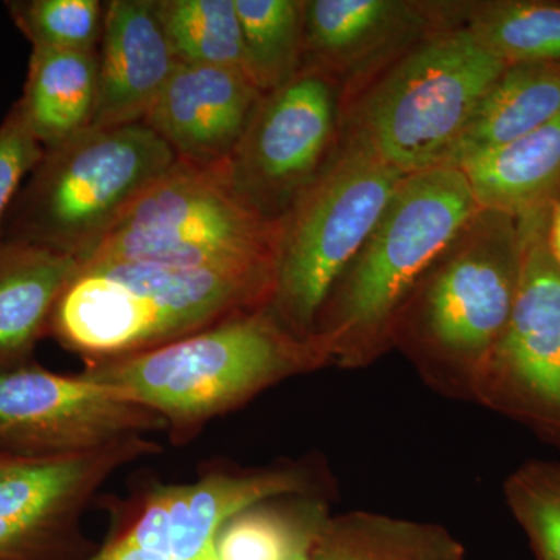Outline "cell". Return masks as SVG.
<instances>
[{
    "label": "cell",
    "instance_id": "10",
    "mask_svg": "<svg viewBox=\"0 0 560 560\" xmlns=\"http://www.w3.org/2000/svg\"><path fill=\"white\" fill-rule=\"evenodd\" d=\"M160 452L149 438L68 458L0 451V560L90 558L80 526L88 504L121 467Z\"/></svg>",
    "mask_w": 560,
    "mask_h": 560
},
{
    "label": "cell",
    "instance_id": "28",
    "mask_svg": "<svg viewBox=\"0 0 560 560\" xmlns=\"http://www.w3.org/2000/svg\"><path fill=\"white\" fill-rule=\"evenodd\" d=\"M44 150L14 105L0 125V241L22 180L38 165Z\"/></svg>",
    "mask_w": 560,
    "mask_h": 560
},
{
    "label": "cell",
    "instance_id": "3",
    "mask_svg": "<svg viewBox=\"0 0 560 560\" xmlns=\"http://www.w3.org/2000/svg\"><path fill=\"white\" fill-rule=\"evenodd\" d=\"M480 209L459 168L405 176L320 308L311 338L323 359L348 363L374 352L431 265Z\"/></svg>",
    "mask_w": 560,
    "mask_h": 560
},
{
    "label": "cell",
    "instance_id": "17",
    "mask_svg": "<svg viewBox=\"0 0 560 560\" xmlns=\"http://www.w3.org/2000/svg\"><path fill=\"white\" fill-rule=\"evenodd\" d=\"M80 261L21 241H0V374L32 364L36 346Z\"/></svg>",
    "mask_w": 560,
    "mask_h": 560
},
{
    "label": "cell",
    "instance_id": "4",
    "mask_svg": "<svg viewBox=\"0 0 560 560\" xmlns=\"http://www.w3.org/2000/svg\"><path fill=\"white\" fill-rule=\"evenodd\" d=\"M504 68L460 25L436 28L341 103L340 139L404 175L440 167Z\"/></svg>",
    "mask_w": 560,
    "mask_h": 560
},
{
    "label": "cell",
    "instance_id": "21",
    "mask_svg": "<svg viewBox=\"0 0 560 560\" xmlns=\"http://www.w3.org/2000/svg\"><path fill=\"white\" fill-rule=\"evenodd\" d=\"M311 560H466L463 545L434 523L353 511L327 517Z\"/></svg>",
    "mask_w": 560,
    "mask_h": 560
},
{
    "label": "cell",
    "instance_id": "7",
    "mask_svg": "<svg viewBox=\"0 0 560 560\" xmlns=\"http://www.w3.org/2000/svg\"><path fill=\"white\" fill-rule=\"evenodd\" d=\"M280 223L234 194L224 165L176 161L132 202L90 260L180 268L275 267ZM84 261V264H86Z\"/></svg>",
    "mask_w": 560,
    "mask_h": 560
},
{
    "label": "cell",
    "instance_id": "31",
    "mask_svg": "<svg viewBox=\"0 0 560 560\" xmlns=\"http://www.w3.org/2000/svg\"><path fill=\"white\" fill-rule=\"evenodd\" d=\"M308 555H311V552H307V555L301 556V558H298L296 560H311V558H308Z\"/></svg>",
    "mask_w": 560,
    "mask_h": 560
},
{
    "label": "cell",
    "instance_id": "26",
    "mask_svg": "<svg viewBox=\"0 0 560 560\" xmlns=\"http://www.w3.org/2000/svg\"><path fill=\"white\" fill-rule=\"evenodd\" d=\"M7 5L33 47L79 51L101 47L106 13L101 0H16Z\"/></svg>",
    "mask_w": 560,
    "mask_h": 560
},
{
    "label": "cell",
    "instance_id": "15",
    "mask_svg": "<svg viewBox=\"0 0 560 560\" xmlns=\"http://www.w3.org/2000/svg\"><path fill=\"white\" fill-rule=\"evenodd\" d=\"M261 92L241 70L178 62L142 124L176 160L220 167L248 127Z\"/></svg>",
    "mask_w": 560,
    "mask_h": 560
},
{
    "label": "cell",
    "instance_id": "13",
    "mask_svg": "<svg viewBox=\"0 0 560 560\" xmlns=\"http://www.w3.org/2000/svg\"><path fill=\"white\" fill-rule=\"evenodd\" d=\"M550 212L518 219L525 238L521 285L478 377L499 407L560 441V267L548 249Z\"/></svg>",
    "mask_w": 560,
    "mask_h": 560
},
{
    "label": "cell",
    "instance_id": "12",
    "mask_svg": "<svg viewBox=\"0 0 560 560\" xmlns=\"http://www.w3.org/2000/svg\"><path fill=\"white\" fill-rule=\"evenodd\" d=\"M167 431L164 419L83 374L28 364L0 374V451L68 458Z\"/></svg>",
    "mask_w": 560,
    "mask_h": 560
},
{
    "label": "cell",
    "instance_id": "11",
    "mask_svg": "<svg viewBox=\"0 0 560 560\" xmlns=\"http://www.w3.org/2000/svg\"><path fill=\"white\" fill-rule=\"evenodd\" d=\"M311 469L280 463L259 469L210 467L183 485L151 482L108 504L110 539L172 560H217L215 537L238 512L279 497H316Z\"/></svg>",
    "mask_w": 560,
    "mask_h": 560
},
{
    "label": "cell",
    "instance_id": "16",
    "mask_svg": "<svg viewBox=\"0 0 560 560\" xmlns=\"http://www.w3.org/2000/svg\"><path fill=\"white\" fill-rule=\"evenodd\" d=\"M176 66L158 0L106 2L92 128L124 127L145 119Z\"/></svg>",
    "mask_w": 560,
    "mask_h": 560
},
{
    "label": "cell",
    "instance_id": "19",
    "mask_svg": "<svg viewBox=\"0 0 560 560\" xmlns=\"http://www.w3.org/2000/svg\"><path fill=\"white\" fill-rule=\"evenodd\" d=\"M98 95V50L33 47L24 94L16 103L44 149L92 128Z\"/></svg>",
    "mask_w": 560,
    "mask_h": 560
},
{
    "label": "cell",
    "instance_id": "6",
    "mask_svg": "<svg viewBox=\"0 0 560 560\" xmlns=\"http://www.w3.org/2000/svg\"><path fill=\"white\" fill-rule=\"evenodd\" d=\"M404 173L338 139L337 149L280 224L267 311L311 340L324 302L374 230Z\"/></svg>",
    "mask_w": 560,
    "mask_h": 560
},
{
    "label": "cell",
    "instance_id": "9",
    "mask_svg": "<svg viewBox=\"0 0 560 560\" xmlns=\"http://www.w3.org/2000/svg\"><path fill=\"white\" fill-rule=\"evenodd\" d=\"M341 101L340 84L308 66L261 95L224 164L231 189L249 209L275 223L290 212L337 149Z\"/></svg>",
    "mask_w": 560,
    "mask_h": 560
},
{
    "label": "cell",
    "instance_id": "14",
    "mask_svg": "<svg viewBox=\"0 0 560 560\" xmlns=\"http://www.w3.org/2000/svg\"><path fill=\"white\" fill-rule=\"evenodd\" d=\"M448 25V3L302 0V66L337 81L342 103L423 36Z\"/></svg>",
    "mask_w": 560,
    "mask_h": 560
},
{
    "label": "cell",
    "instance_id": "1",
    "mask_svg": "<svg viewBox=\"0 0 560 560\" xmlns=\"http://www.w3.org/2000/svg\"><path fill=\"white\" fill-rule=\"evenodd\" d=\"M272 278L275 267L91 260L62 291L49 334L86 363L147 352L267 307Z\"/></svg>",
    "mask_w": 560,
    "mask_h": 560
},
{
    "label": "cell",
    "instance_id": "8",
    "mask_svg": "<svg viewBox=\"0 0 560 560\" xmlns=\"http://www.w3.org/2000/svg\"><path fill=\"white\" fill-rule=\"evenodd\" d=\"M523 249L521 220L478 210L408 300L420 340L447 359L470 364L478 374L510 320Z\"/></svg>",
    "mask_w": 560,
    "mask_h": 560
},
{
    "label": "cell",
    "instance_id": "30",
    "mask_svg": "<svg viewBox=\"0 0 560 560\" xmlns=\"http://www.w3.org/2000/svg\"><path fill=\"white\" fill-rule=\"evenodd\" d=\"M547 242L552 259L560 267V200L551 208L550 220H548Z\"/></svg>",
    "mask_w": 560,
    "mask_h": 560
},
{
    "label": "cell",
    "instance_id": "5",
    "mask_svg": "<svg viewBox=\"0 0 560 560\" xmlns=\"http://www.w3.org/2000/svg\"><path fill=\"white\" fill-rule=\"evenodd\" d=\"M176 161L171 147L142 121L90 128L44 150L11 205L3 238L84 264Z\"/></svg>",
    "mask_w": 560,
    "mask_h": 560
},
{
    "label": "cell",
    "instance_id": "29",
    "mask_svg": "<svg viewBox=\"0 0 560 560\" xmlns=\"http://www.w3.org/2000/svg\"><path fill=\"white\" fill-rule=\"evenodd\" d=\"M84 560H172L161 552L145 550V548L132 545L130 541L110 539L106 537L98 550L92 552Z\"/></svg>",
    "mask_w": 560,
    "mask_h": 560
},
{
    "label": "cell",
    "instance_id": "23",
    "mask_svg": "<svg viewBox=\"0 0 560 560\" xmlns=\"http://www.w3.org/2000/svg\"><path fill=\"white\" fill-rule=\"evenodd\" d=\"M453 21L510 65L560 62V3L537 0L453 3Z\"/></svg>",
    "mask_w": 560,
    "mask_h": 560
},
{
    "label": "cell",
    "instance_id": "18",
    "mask_svg": "<svg viewBox=\"0 0 560 560\" xmlns=\"http://www.w3.org/2000/svg\"><path fill=\"white\" fill-rule=\"evenodd\" d=\"M481 209L525 219L560 200V117L455 165Z\"/></svg>",
    "mask_w": 560,
    "mask_h": 560
},
{
    "label": "cell",
    "instance_id": "25",
    "mask_svg": "<svg viewBox=\"0 0 560 560\" xmlns=\"http://www.w3.org/2000/svg\"><path fill=\"white\" fill-rule=\"evenodd\" d=\"M158 11L178 62L235 69L246 75L235 0H158Z\"/></svg>",
    "mask_w": 560,
    "mask_h": 560
},
{
    "label": "cell",
    "instance_id": "2",
    "mask_svg": "<svg viewBox=\"0 0 560 560\" xmlns=\"http://www.w3.org/2000/svg\"><path fill=\"white\" fill-rule=\"evenodd\" d=\"M324 363L315 342L257 308L162 348L92 361L81 374L160 415L175 445L283 378Z\"/></svg>",
    "mask_w": 560,
    "mask_h": 560
},
{
    "label": "cell",
    "instance_id": "22",
    "mask_svg": "<svg viewBox=\"0 0 560 560\" xmlns=\"http://www.w3.org/2000/svg\"><path fill=\"white\" fill-rule=\"evenodd\" d=\"M329 517L318 497H279L231 517L215 537L217 560H296Z\"/></svg>",
    "mask_w": 560,
    "mask_h": 560
},
{
    "label": "cell",
    "instance_id": "20",
    "mask_svg": "<svg viewBox=\"0 0 560 560\" xmlns=\"http://www.w3.org/2000/svg\"><path fill=\"white\" fill-rule=\"evenodd\" d=\"M560 117V62L510 65L500 73L444 165L497 149Z\"/></svg>",
    "mask_w": 560,
    "mask_h": 560
},
{
    "label": "cell",
    "instance_id": "24",
    "mask_svg": "<svg viewBox=\"0 0 560 560\" xmlns=\"http://www.w3.org/2000/svg\"><path fill=\"white\" fill-rule=\"evenodd\" d=\"M245 72L261 94L283 86L304 65L302 0H235Z\"/></svg>",
    "mask_w": 560,
    "mask_h": 560
},
{
    "label": "cell",
    "instance_id": "27",
    "mask_svg": "<svg viewBox=\"0 0 560 560\" xmlns=\"http://www.w3.org/2000/svg\"><path fill=\"white\" fill-rule=\"evenodd\" d=\"M504 497L537 560H560V464H523L508 478Z\"/></svg>",
    "mask_w": 560,
    "mask_h": 560
}]
</instances>
